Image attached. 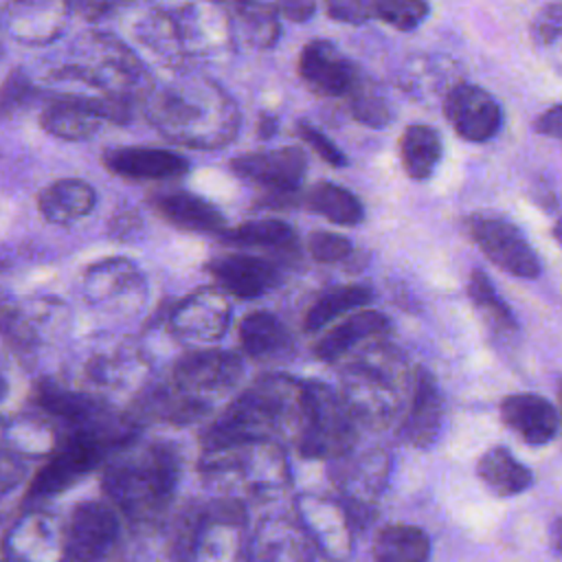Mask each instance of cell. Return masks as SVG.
<instances>
[{
	"instance_id": "obj_3",
	"label": "cell",
	"mask_w": 562,
	"mask_h": 562,
	"mask_svg": "<svg viewBox=\"0 0 562 562\" xmlns=\"http://www.w3.org/2000/svg\"><path fill=\"white\" fill-rule=\"evenodd\" d=\"M307 413L305 382L270 373L257 378L204 428V443L257 439L296 446Z\"/></svg>"
},
{
	"instance_id": "obj_13",
	"label": "cell",
	"mask_w": 562,
	"mask_h": 562,
	"mask_svg": "<svg viewBox=\"0 0 562 562\" xmlns=\"http://www.w3.org/2000/svg\"><path fill=\"white\" fill-rule=\"evenodd\" d=\"M294 518L321 553V558H349L353 520L342 501L321 494H301L294 501Z\"/></svg>"
},
{
	"instance_id": "obj_48",
	"label": "cell",
	"mask_w": 562,
	"mask_h": 562,
	"mask_svg": "<svg viewBox=\"0 0 562 562\" xmlns=\"http://www.w3.org/2000/svg\"><path fill=\"white\" fill-rule=\"evenodd\" d=\"M274 130H277V119L270 116V114H261L259 125H257V134L261 138H270L274 134Z\"/></svg>"
},
{
	"instance_id": "obj_45",
	"label": "cell",
	"mask_w": 562,
	"mask_h": 562,
	"mask_svg": "<svg viewBox=\"0 0 562 562\" xmlns=\"http://www.w3.org/2000/svg\"><path fill=\"white\" fill-rule=\"evenodd\" d=\"M26 474V463L20 454L0 446V496L20 485Z\"/></svg>"
},
{
	"instance_id": "obj_37",
	"label": "cell",
	"mask_w": 562,
	"mask_h": 562,
	"mask_svg": "<svg viewBox=\"0 0 562 562\" xmlns=\"http://www.w3.org/2000/svg\"><path fill=\"white\" fill-rule=\"evenodd\" d=\"M342 99H347L349 112L358 123L369 125V127L389 125V121H391L389 101L371 79L362 77V72L358 75V79L353 81V86L349 88V92Z\"/></svg>"
},
{
	"instance_id": "obj_34",
	"label": "cell",
	"mask_w": 562,
	"mask_h": 562,
	"mask_svg": "<svg viewBox=\"0 0 562 562\" xmlns=\"http://www.w3.org/2000/svg\"><path fill=\"white\" fill-rule=\"evenodd\" d=\"M373 290L367 285H336L323 292L305 312L303 329L310 334L321 331L342 314H351L358 307L369 305Z\"/></svg>"
},
{
	"instance_id": "obj_17",
	"label": "cell",
	"mask_w": 562,
	"mask_h": 562,
	"mask_svg": "<svg viewBox=\"0 0 562 562\" xmlns=\"http://www.w3.org/2000/svg\"><path fill=\"white\" fill-rule=\"evenodd\" d=\"M231 169L239 178L268 189L272 195H279L294 193L301 187L307 173V158L299 147L259 149L235 156Z\"/></svg>"
},
{
	"instance_id": "obj_9",
	"label": "cell",
	"mask_w": 562,
	"mask_h": 562,
	"mask_svg": "<svg viewBox=\"0 0 562 562\" xmlns=\"http://www.w3.org/2000/svg\"><path fill=\"white\" fill-rule=\"evenodd\" d=\"M241 375L244 362L237 353L200 347L173 362L167 373V382L184 397L213 411V406L228 397V393L241 382Z\"/></svg>"
},
{
	"instance_id": "obj_36",
	"label": "cell",
	"mask_w": 562,
	"mask_h": 562,
	"mask_svg": "<svg viewBox=\"0 0 562 562\" xmlns=\"http://www.w3.org/2000/svg\"><path fill=\"white\" fill-rule=\"evenodd\" d=\"M468 296L476 312L483 316V321L494 331L514 334L518 329V323L509 310V305L503 301V296L492 285L490 277L483 270H472L468 279Z\"/></svg>"
},
{
	"instance_id": "obj_18",
	"label": "cell",
	"mask_w": 562,
	"mask_h": 562,
	"mask_svg": "<svg viewBox=\"0 0 562 562\" xmlns=\"http://www.w3.org/2000/svg\"><path fill=\"white\" fill-rule=\"evenodd\" d=\"M83 294L90 303L114 310L138 307L145 299V277L127 257H110L83 272Z\"/></svg>"
},
{
	"instance_id": "obj_19",
	"label": "cell",
	"mask_w": 562,
	"mask_h": 562,
	"mask_svg": "<svg viewBox=\"0 0 562 562\" xmlns=\"http://www.w3.org/2000/svg\"><path fill=\"white\" fill-rule=\"evenodd\" d=\"M204 270L215 281V288L237 299H257L261 294H268L272 288L279 285L281 279L274 261L246 252L213 257L204 263Z\"/></svg>"
},
{
	"instance_id": "obj_22",
	"label": "cell",
	"mask_w": 562,
	"mask_h": 562,
	"mask_svg": "<svg viewBox=\"0 0 562 562\" xmlns=\"http://www.w3.org/2000/svg\"><path fill=\"white\" fill-rule=\"evenodd\" d=\"M103 165L127 180H171L189 171V160L160 147H112L103 151Z\"/></svg>"
},
{
	"instance_id": "obj_14",
	"label": "cell",
	"mask_w": 562,
	"mask_h": 562,
	"mask_svg": "<svg viewBox=\"0 0 562 562\" xmlns=\"http://www.w3.org/2000/svg\"><path fill=\"white\" fill-rule=\"evenodd\" d=\"M167 325L184 345L217 342L231 325V303L220 288H200L173 305Z\"/></svg>"
},
{
	"instance_id": "obj_15",
	"label": "cell",
	"mask_w": 562,
	"mask_h": 562,
	"mask_svg": "<svg viewBox=\"0 0 562 562\" xmlns=\"http://www.w3.org/2000/svg\"><path fill=\"white\" fill-rule=\"evenodd\" d=\"M443 114L452 130L470 143H485L503 125L498 101L474 83H454L443 97Z\"/></svg>"
},
{
	"instance_id": "obj_39",
	"label": "cell",
	"mask_w": 562,
	"mask_h": 562,
	"mask_svg": "<svg viewBox=\"0 0 562 562\" xmlns=\"http://www.w3.org/2000/svg\"><path fill=\"white\" fill-rule=\"evenodd\" d=\"M35 97V86L22 68L11 70L0 83V121L11 119Z\"/></svg>"
},
{
	"instance_id": "obj_32",
	"label": "cell",
	"mask_w": 562,
	"mask_h": 562,
	"mask_svg": "<svg viewBox=\"0 0 562 562\" xmlns=\"http://www.w3.org/2000/svg\"><path fill=\"white\" fill-rule=\"evenodd\" d=\"M233 24L239 40L252 48H270L279 40V11L259 0H233Z\"/></svg>"
},
{
	"instance_id": "obj_8",
	"label": "cell",
	"mask_w": 562,
	"mask_h": 562,
	"mask_svg": "<svg viewBox=\"0 0 562 562\" xmlns=\"http://www.w3.org/2000/svg\"><path fill=\"white\" fill-rule=\"evenodd\" d=\"M112 450L114 443L99 432L66 430L55 446V452L31 479L24 503L37 505L61 494L79 479L90 474L97 465H101Z\"/></svg>"
},
{
	"instance_id": "obj_47",
	"label": "cell",
	"mask_w": 562,
	"mask_h": 562,
	"mask_svg": "<svg viewBox=\"0 0 562 562\" xmlns=\"http://www.w3.org/2000/svg\"><path fill=\"white\" fill-rule=\"evenodd\" d=\"M560 125H562V121H560V103H553L549 110H544L538 119H536V123H533V127H536V132L538 134H544V136H549V138H560Z\"/></svg>"
},
{
	"instance_id": "obj_31",
	"label": "cell",
	"mask_w": 562,
	"mask_h": 562,
	"mask_svg": "<svg viewBox=\"0 0 562 562\" xmlns=\"http://www.w3.org/2000/svg\"><path fill=\"white\" fill-rule=\"evenodd\" d=\"M371 553L380 562H424L430 558V538L422 527L391 522L375 533Z\"/></svg>"
},
{
	"instance_id": "obj_30",
	"label": "cell",
	"mask_w": 562,
	"mask_h": 562,
	"mask_svg": "<svg viewBox=\"0 0 562 562\" xmlns=\"http://www.w3.org/2000/svg\"><path fill=\"white\" fill-rule=\"evenodd\" d=\"M441 136L435 127L424 123H413L402 132L400 158L404 171L413 180H428L437 165L441 162Z\"/></svg>"
},
{
	"instance_id": "obj_27",
	"label": "cell",
	"mask_w": 562,
	"mask_h": 562,
	"mask_svg": "<svg viewBox=\"0 0 562 562\" xmlns=\"http://www.w3.org/2000/svg\"><path fill=\"white\" fill-rule=\"evenodd\" d=\"M239 345L241 351L252 360L281 358L292 347V336L288 327L266 310L250 312L239 323Z\"/></svg>"
},
{
	"instance_id": "obj_21",
	"label": "cell",
	"mask_w": 562,
	"mask_h": 562,
	"mask_svg": "<svg viewBox=\"0 0 562 562\" xmlns=\"http://www.w3.org/2000/svg\"><path fill=\"white\" fill-rule=\"evenodd\" d=\"M244 558L248 560H314L321 558L296 518L270 516L248 533Z\"/></svg>"
},
{
	"instance_id": "obj_44",
	"label": "cell",
	"mask_w": 562,
	"mask_h": 562,
	"mask_svg": "<svg viewBox=\"0 0 562 562\" xmlns=\"http://www.w3.org/2000/svg\"><path fill=\"white\" fill-rule=\"evenodd\" d=\"M134 0H66V9L88 22H99Z\"/></svg>"
},
{
	"instance_id": "obj_24",
	"label": "cell",
	"mask_w": 562,
	"mask_h": 562,
	"mask_svg": "<svg viewBox=\"0 0 562 562\" xmlns=\"http://www.w3.org/2000/svg\"><path fill=\"white\" fill-rule=\"evenodd\" d=\"M391 331V321L386 314L378 310H353L342 323L334 325L327 334H323L314 345V356L323 362H340L349 351L360 345L384 338Z\"/></svg>"
},
{
	"instance_id": "obj_50",
	"label": "cell",
	"mask_w": 562,
	"mask_h": 562,
	"mask_svg": "<svg viewBox=\"0 0 562 562\" xmlns=\"http://www.w3.org/2000/svg\"><path fill=\"white\" fill-rule=\"evenodd\" d=\"M7 318H9V310H7V305H4V301L0 296V325L7 323Z\"/></svg>"
},
{
	"instance_id": "obj_49",
	"label": "cell",
	"mask_w": 562,
	"mask_h": 562,
	"mask_svg": "<svg viewBox=\"0 0 562 562\" xmlns=\"http://www.w3.org/2000/svg\"><path fill=\"white\" fill-rule=\"evenodd\" d=\"M560 531H562V527H560V518H555V522H553V527H551V547L555 549V553H558V555H560V544H562Z\"/></svg>"
},
{
	"instance_id": "obj_12",
	"label": "cell",
	"mask_w": 562,
	"mask_h": 562,
	"mask_svg": "<svg viewBox=\"0 0 562 562\" xmlns=\"http://www.w3.org/2000/svg\"><path fill=\"white\" fill-rule=\"evenodd\" d=\"M121 540V516L103 501H83L75 505L61 531V558L90 562L114 553Z\"/></svg>"
},
{
	"instance_id": "obj_51",
	"label": "cell",
	"mask_w": 562,
	"mask_h": 562,
	"mask_svg": "<svg viewBox=\"0 0 562 562\" xmlns=\"http://www.w3.org/2000/svg\"><path fill=\"white\" fill-rule=\"evenodd\" d=\"M7 391H9V386H7V380L0 375V404H2V400L7 397Z\"/></svg>"
},
{
	"instance_id": "obj_35",
	"label": "cell",
	"mask_w": 562,
	"mask_h": 562,
	"mask_svg": "<svg viewBox=\"0 0 562 562\" xmlns=\"http://www.w3.org/2000/svg\"><path fill=\"white\" fill-rule=\"evenodd\" d=\"M305 206L338 226H356L364 220V206L349 189L334 182H318L305 195Z\"/></svg>"
},
{
	"instance_id": "obj_25",
	"label": "cell",
	"mask_w": 562,
	"mask_h": 562,
	"mask_svg": "<svg viewBox=\"0 0 562 562\" xmlns=\"http://www.w3.org/2000/svg\"><path fill=\"white\" fill-rule=\"evenodd\" d=\"M149 204L167 224L182 231L220 235L226 228V220L222 211L213 202L189 191L154 193L149 198Z\"/></svg>"
},
{
	"instance_id": "obj_43",
	"label": "cell",
	"mask_w": 562,
	"mask_h": 562,
	"mask_svg": "<svg viewBox=\"0 0 562 562\" xmlns=\"http://www.w3.org/2000/svg\"><path fill=\"white\" fill-rule=\"evenodd\" d=\"M560 31H562V9H560V2H551L542 7V11L536 15L531 24V33L538 44L551 46L558 42Z\"/></svg>"
},
{
	"instance_id": "obj_11",
	"label": "cell",
	"mask_w": 562,
	"mask_h": 562,
	"mask_svg": "<svg viewBox=\"0 0 562 562\" xmlns=\"http://www.w3.org/2000/svg\"><path fill=\"white\" fill-rule=\"evenodd\" d=\"M331 461L334 465L329 468V479L340 492L342 503L356 525V516H367L373 512L375 501L386 490L391 476V454L380 448H369L362 452L349 450Z\"/></svg>"
},
{
	"instance_id": "obj_6",
	"label": "cell",
	"mask_w": 562,
	"mask_h": 562,
	"mask_svg": "<svg viewBox=\"0 0 562 562\" xmlns=\"http://www.w3.org/2000/svg\"><path fill=\"white\" fill-rule=\"evenodd\" d=\"M248 516L241 501L215 494L184 503L169 529V558L226 562L244 560Z\"/></svg>"
},
{
	"instance_id": "obj_46",
	"label": "cell",
	"mask_w": 562,
	"mask_h": 562,
	"mask_svg": "<svg viewBox=\"0 0 562 562\" xmlns=\"http://www.w3.org/2000/svg\"><path fill=\"white\" fill-rule=\"evenodd\" d=\"M277 11L292 22H305L314 15L316 0H277Z\"/></svg>"
},
{
	"instance_id": "obj_38",
	"label": "cell",
	"mask_w": 562,
	"mask_h": 562,
	"mask_svg": "<svg viewBox=\"0 0 562 562\" xmlns=\"http://www.w3.org/2000/svg\"><path fill=\"white\" fill-rule=\"evenodd\" d=\"M426 15V0H375V20H382L397 31H413Z\"/></svg>"
},
{
	"instance_id": "obj_28",
	"label": "cell",
	"mask_w": 562,
	"mask_h": 562,
	"mask_svg": "<svg viewBox=\"0 0 562 562\" xmlns=\"http://www.w3.org/2000/svg\"><path fill=\"white\" fill-rule=\"evenodd\" d=\"M481 483L496 496H518L531 485V470L522 465L507 448L494 446L476 463Z\"/></svg>"
},
{
	"instance_id": "obj_16",
	"label": "cell",
	"mask_w": 562,
	"mask_h": 562,
	"mask_svg": "<svg viewBox=\"0 0 562 562\" xmlns=\"http://www.w3.org/2000/svg\"><path fill=\"white\" fill-rule=\"evenodd\" d=\"M406 413L397 426V439L411 448L426 450L435 443L443 422V395L437 378L417 367L411 378Z\"/></svg>"
},
{
	"instance_id": "obj_41",
	"label": "cell",
	"mask_w": 562,
	"mask_h": 562,
	"mask_svg": "<svg viewBox=\"0 0 562 562\" xmlns=\"http://www.w3.org/2000/svg\"><path fill=\"white\" fill-rule=\"evenodd\" d=\"M296 134H299L327 165H331V167H345V165H347L345 151H342L334 140H329L321 130H316L314 125L301 121V123H296Z\"/></svg>"
},
{
	"instance_id": "obj_26",
	"label": "cell",
	"mask_w": 562,
	"mask_h": 562,
	"mask_svg": "<svg viewBox=\"0 0 562 562\" xmlns=\"http://www.w3.org/2000/svg\"><path fill=\"white\" fill-rule=\"evenodd\" d=\"M97 204V191L81 178H59L42 189L40 213L50 224H72L86 217Z\"/></svg>"
},
{
	"instance_id": "obj_52",
	"label": "cell",
	"mask_w": 562,
	"mask_h": 562,
	"mask_svg": "<svg viewBox=\"0 0 562 562\" xmlns=\"http://www.w3.org/2000/svg\"><path fill=\"white\" fill-rule=\"evenodd\" d=\"M0 26H2V22H0ZM0 55H2V35H0Z\"/></svg>"
},
{
	"instance_id": "obj_7",
	"label": "cell",
	"mask_w": 562,
	"mask_h": 562,
	"mask_svg": "<svg viewBox=\"0 0 562 562\" xmlns=\"http://www.w3.org/2000/svg\"><path fill=\"white\" fill-rule=\"evenodd\" d=\"M307 413L296 450L303 459H336L349 450L358 439L360 424L342 402L338 389L318 380L305 382Z\"/></svg>"
},
{
	"instance_id": "obj_20",
	"label": "cell",
	"mask_w": 562,
	"mask_h": 562,
	"mask_svg": "<svg viewBox=\"0 0 562 562\" xmlns=\"http://www.w3.org/2000/svg\"><path fill=\"white\" fill-rule=\"evenodd\" d=\"M299 75L321 97H345L358 79V66L327 40H312L299 57Z\"/></svg>"
},
{
	"instance_id": "obj_2",
	"label": "cell",
	"mask_w": 562,
	"mask_h": 562,
	"mask_svg": "<svg viewBox=\"0 0 562 562\" xmlns=\"http://www.w3.org/2000/svg\"><path fill=\"white\" fill-rule=\"evenodd\" d=\"M105 459L101 487L108 503L134 527L160 525L180 481L178 450L167 441L134 435Z\"/></svg>"
},
{
	"instance_id": "obj_40",
	"label": "cell",
	"mask_w": 562,
	"mask_h": 562,
	"mask_svg": "<svg viewBox=\"0 0 562 562\" xmlns=\"http://www.w3.org/2000/svg\"><path fill=\"white\" fill-rule=\"evenodd\" d=\"M307 250L316 261L323 263H334V261H342L351 255L353 246L351 241L334 231H312L307 235Z\"/></svg>"
},
{
	"instance_id": "obj_5",
	"label": "cell",
	"mask_w": 562,
	"mask_h": 562,
	"mask_svg": "<svg viewBox=\"0 0 562 562\" xmlns=\"http://www.w3.org/2000/svg\"><path fill=\"white\" fill-rule=\"evenodd\" d=\"M198 472L206 490L241 503L274 498L292 483L283 446L257 439L204 443Z\"/></svg>"
},
{
	"instance_id": "obj_23",
	"label": "cell",
	"mask_w": 562,
	"mask_h": 562,
	"mask_svg": "<svg viewBox=\"0 0 562 562\" xmlns=\"http://www.w3.org/2000/svg\"><path fill=\"white\" fill-rule=\"evenodd\" d=\"M501 419L529 446H544L553 441L560 430L555 406L536 393H514L503 397Z\"/></svg>"
},
{
	"instance_id": "obj_10",
	"label": "cell",
	"mask_w": 562,
	"mask_h": 562,
	"mask_svg": "<svg viewBox=\"0 0 562 562\" xmlns=\"http://www.w3.org/2000/svg\"><path fill=\"white\" fill-rule=\"evenodd\" d=\"M476 248L503 272L518 279H538L542 263L525 233L509 220L496 215H468L463 222Z\"/></svg>"
},
{
	"instance_id": "obj_4",
	"label": "cell",
	"mask_w": 562,
	"mask_h": 562,
	"mask_svg": "<svg viewBox=\"0 0 562 562\" xmlns=\"http://www.w3.org/2000/svg\"><path fill=\"white\" fill-rule=\"evenodd\" d=\"M338 371V393L356 422L369 428L389 426L406 406L411 378L404 356L382 338L349 351Z\"/></svg>"
},
{
	"instance_id": "obj_1",
	"label": "cell",
	"mask_w": 562,
	"mask_h": 562,
	"mask_svg": "<svg viewBox=\"0 0 562 562\" xmlns=\"http://www.w3.org/2000/svg\"><path fill=\"white\" fill-rule=\"evenodd\" d=\"M140 103L147 121L165 138L191 149H222L239 132L235 101L206 77H178L147 86Z\"/></svg>"
},
{
	"instance_id": "obj_33",
	"label": "cell",
	"mask_w": 562,
	"mask_h": 562,
	"mask_svg": "<svg viewBox=\"0 0 562 562\" xmlns=\"http://www.w3.org/2000/svg\"><path fill=\"white\" fill-rule=\"evenodd\" d=\"M147 371H149V360L138 347H121L112 353H101L88 367V373L97 384H105L114 389H121L127 384L143 386Z\"/></svg>"
},
{
	"instance_id": "obj_29",
	"label": "cell",
	"mask_w": 562,
	"mask_h": 562,
	"mask_svg": "<svg viewBox=\"0 0 562 562\" xmlns=\"http://www.w3.org/2000/svg\"><path fill=\"white\" fill-rule=\"evenodd\" d=\"M220 235L226 244L266 248L279 255H294L299 248L294 228L288 222L274 220V217L244 222V224H237L235 228H224Z\"/></svg>"
},
{
	"instance_id": "obj_42",
	"label": "cell",
	"mask_w": 562,
	"mask_h": 562,
	"mask_svg": "<svg viewBox=\"0 0 562 562\" xmlns=\"http://www.w3.org/2000/svg\"><path fill=\"white\" fill-rule=\"evenodd\" d=\"M329 18L345 24H364L375 20V0H325Z\"/></svg>"
}]
</instances>
